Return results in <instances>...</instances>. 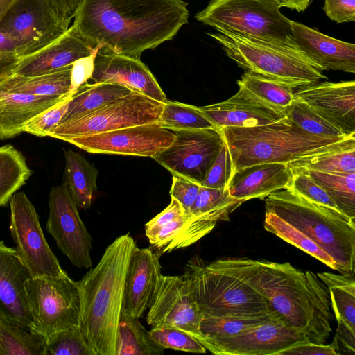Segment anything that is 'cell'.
<instances>
[{"label":"cell","mask_w":355,"mask_h":355,"mask_svg":"<svg viewBox=\"0 0 355 355\" xmlns=\"http://www.w3.org/2000/svg\"><path fill=\"white\" fill-rule=\"evenodd\" d=\"M182 0H83L72 24L93 48L140 59L188 22Z\"/></svg>","instance_id":"cell-1"},{"label":"cell","mask_w":355,"mask_h":355,"mask_svg":"<svg viewBox=\"0 0 355 355\" xmlns=\"http://www.w3.org/2000/svg\"><path fill=\"white\" fill-rule=\"evenodd\" d=\"M252 288L310 342L324 344L332 332L329 291L317 275L288 262L224 258L211 262Z\"/></svg>","instance_id":"cell-2"},{"label":"cell","mask_w":355,"mask_h":355,"mask_svg":"<svg viewBox=\"0 0 355 355\" xmlns=\"http://www.w3.org/2000/svg\"><path fill=\"white\" fill-rule=\"evenodd\" d=\"M135 242L129 233L106 248L97 265L77 282L79 327L96 355H115L126 271Z\"/></svg>","instance_id":"cell-3"},{"label":"cell","mask_w":355,"mask_h":355,"mask_svg":"<svg viewBox=\"0 0 355 355\" xmlns=\"http://www.w3.org/2000/svg\"><path fill=\"white\" fill-rule=\"evenodd\" d=\"M218 130L230 152L232 174L240 168L257 164H288L350 136H315L304 131L286 116L259 126L223 127Z\"/></svg>","instance_id":"cell-4"},{"label":"cell","mask_w":355,"mask_h":355,"mask_svg":"<svg viewBox=\"0 0 355 355\" xmlns=\"http://www.w3.org/2000/svg\"><path fill=\"white\" fill-rule=\"evenodd\" d=\"M265 208L300 230L327 252L336 261L338 272L354 275L355 219L308 200L289 188L268 195Z\"/></svg>","instance_id":"cell-5"},{"label":"cell","mask_w":355,"mask_h":355,"mask_svg":"<svg viewBox=\"0 0 355 355\" xmlns=\"http://www.w3.org/2000/svg\"><path fill=\"white\" fill-rule=\"evenodd\" d=\"M218 42L226 55L245 71L306 87L327 77L296 49L271 44L227 31L207 33Z\"/></svg>","instance_id":"cell-6"},{"label":"cell","mask_w":355,"mask_h":355,"mask_svg":"<svg viewBox=\"0 0 355 355\" xmlns=\"http://www.w3.org/2000/svg\"><path fill=\"white\" fill-rule=\"evenodd\" d=\"M281 8L277 0H210L195 17L218 32L295 49L291 20Z\"/></svg>","instance_id":"cell-7"},{"label":"cell","mask_w":355,"mask_h":355,"mask_svg":"<svg viewBox=\"0 0 355 355\" xmlns=\"http://www.w3.org/2000/svg\"><path fill=\"white\" fill-rule=\"evenodd\" d=\"M182 275L203 317L254 315L270 311L265 299L244 282L195 256Z\"/></svg>","instance_id":"cell-8"},{"label":"cell","mask_w":355,"mask_h":355,"mask_svg":"<svg viewBox=\"0 0 355 355\" xmlns=\"http://www.w3.org/2000/svg\"><path fill=\"white\" fill-rule=\"evenodd\" d=\"M24 288L33 321V332L47 339L55 333L79 326V288L67 275L31 277Z\"/></svg>","instance_id":"cell-9"},{"label":"cell","mask_w":355,"mask_h":355,"mask_svg":"<svg viewBox=\"0 0 355 355\" xmlns=\"http://www.w3.org/2000/svg\"><path fill=\"white\" fill-rule=\"evenodd\" d=\"M71 20L54 0H17L0 21V32L21 60L64 34Z\"/></svg>","instance_id":"cell-10"},{"label":"cell","mask_w":355,"mask_h":355,"mask_svg":"<svg viewBox=\"0 0 355 355\" xmlns=\"http://www.w3.org/2000/svg\"><path fill=\"white\" fill-rule=\"evenodd\" d=\"M163 103L132 91L92 111L58 124L48 137L66 141L123 128L157 122Z\"/></svg>","instance_id":"cell-11"},{"label":"cell","mask_w":355,"mask_h":355,"mask_svg":"<svg viewBox=\"0 0 355 355\" xmlns=\"http://www.w3.org/2000/svg\"><path fill=\"white\" fill-rule=\"evenodd\" d=\"M9 205L10 235L15 243V249L31 276L67 275L48 245L39 216L25 192H15Z\"/></svg>","instance_id":"cell-12"},{"label":"cell","mask_w":355,"mask_h":355,"mask_svg":"<svg viewBox=\"0 0 355 355\" xmlns=\"http://www.w3.org/2000/svg\"><path fill=\"white\" fill-rule=\"evenodd\" d=\"M175 139L153 159L173 175L202 185L225 141L217 128L173 131Z\"/></svg>","instance_id":"cell-13"},{"label":"cell","mask_w":355,"mask_h":355,"mask_svg":"<svg viewBox=\"0 0 355 355\" xmlns=\"http://www.w3.org/2000/svg\"><path fill=\"white\" fill-rule=\"evenodd\" d=\"M46 224L59 250L79 268H90L92 236L83 222L78 207L66 187H53L49 192Z\"/></svg>","instance_id":"cell-14"},{"label":"cell","mask_w":355,"mask_h":355,"mask_svg":"<svg viewBox=\"0 0 355 355\" xmlns=\"http://www.w3.org/2000/svg\"><path fill=\"white\" fill-rule=\"evenodd\" d=\"M174 139L173 131L155 122L70 138L65 141L91 153L153 158L169 146Z\"/></svg>","instance_id":"cell-15"},{"label":"cell","mask_w":355,"mask_h":355,"mask_svg":"<svg viewBox=\"0 0 355 355\" xmlns=\"http://www.w3.org/2000/svg\"><path fill=\"white\" fill-rule=\"evenodd\" d=\"M148 309L149 325L175 327L198 337L203 316L183 275H161Z\"/></svg>","instance_id":"cell-16"},{"label":"cell","mask_w":355,"mask_h":355,"mask_svg":"<svg viewBox=\"0 0 355 355\" xmlns=\"http://www.w3.org/2000/svg\"><path fill=\"white\" fill-rule=\"evenodd\" d=\"M306 340L304 334L278 318L236 335L200 343L207 350L218 355H279L284 350Z\"/></svg>","instance_id":"cell-17"},{"label":"cell","mask_w":355,"mask_h":355,"mask_svg":"<svg viewBox=\"0 0 355 355\" xmlns=\"http://www.w3.org/2000/svg\"><path fill=\"white\" fill-rule=\"evenodd\" d=\"M245 201L232 198L227 189L200 186L198 196L184 215L178 232L162 253L188 247L209 234L219 221H227L230 215Z\"/></svg>","instance_id":"cell-18"},{"label":"cell","mask_w":355,"mask_h":355,"mask_svg":"<svg viewBox=\"0 0 355 355\" xmlns=\"http://www.w3.org/2000/svg\"><path fill=\"white\" fill-rule=\"evenodd\" d=\"M89 79L93 83L120 84L162 103L166 100L165 94L148 67L136 58L98 49Z\"/></svg>","instance_id":"cell-19"},{"label":"cell","mask_w":355,"mask_h":355,"mask_svg":"<svg viewBox=\"0 0 355 355\" xmlns=\"http://www.w3.org/2000/svg\"><path fill=\"white\" fill-rule=\"evenodd\" d=\"M294 96L344 135H355V82H322L298 89Z\"/></svg>","instance_id":"cell-20"},{"label":"cell","mask_w":355,"mask_h":355,"mask_svg":"<svg viewBox=\"0 0 355 355\" xmlns=\"http://www.w3.org/2000/svg\"><path fill=\"white\" fill-rule=\"evenodd\" d=\"M31 277L16 249L0 241V319L33 331V321L24 288L25 282Z\"/></svg>","instance_id":"cell-21"},{"label":"cell","mask_w":355,"mask_h":355,"mask_svg":"<svg viewBox=\"0 0 355 355\" xmlns=\"http://www.w3.org/2000/svg\"><path fill=\"white\" fill-rule=\"evenodd\" d=\"M198 107L217 129L259 126L276 122L286 116L284 110L265 103L241 87L226 101Z\"/></svg>","instance_id":"cell-22"},{"label":"cell","mask_w":355,"mask_h":355,"mask_svg":"<svg viewBox=\"0 0 355 355\" xmlns=\"http://www.w3.org/2000/svg\"><path fill=\"white\" fill-rule=\"evenodd\" d=\"M295 49L320 70L355 73V45L291 20Z\"/></svg>","instance_id":"cell-23"},{"label":"cell","mask_w":355,"mask_h":355,"mask_svg":"<svg viewBox=\"0 0 355 355\" xmlns=\"http://www.w3.org/2000/svg\"><path fill=\"white\" fill-rule=\"evenodd\" d=\"M161 275L157 254L135 244L126 271L122 310L132 317L141 318L148 309Z\"/></svg>","instance_id":"cell-24"},{"label":"cell","mask_w":355,"mask_h":355,"mask_svg":"<svg viewBox=\"0 0 355 355\" xmlns=\"http://www.w3.org/2000/svg\"><path fill=\"white\" fill-rule=\"evenodd\" d=\"M96 49L80 37L71 26L53 42L21 58L12 74L33 76L49 73L90 56Z\"/></svg>","instance_id":"cell-25"},{"label":"cell","mask_w":355,"mask_h":355,"mask_svg":"<svg viewBox=\"0 0 355 355\" xmlns=\"http://www.w3.org/2000/svg\"><path fill=\"white\" fill-rule=\"evenodd\" d=\"M292 176V170L286 163L254 164L235 171L227 189L231 197L245 202L264 199L275 191L288 188Z\"/></svg>","instance_id":"cell-26"},{"label":"cell","mask_w":355,"mask_h":355,"mask_svg":"<svg viewBox=\"0 0 355 355\" xmlns=\"http://www.w3.org/2000/svg\"><path fill=\"white\" fill-rule=\"evenodd\" d=\"M72 94L38 96L0 90V139H8L25 132V126L30 121Z\"/></svg>","instance_id":"cell-27"},{"label":"cell","mask_w":355,"mask_h":355,"mask_svg":"<svg viewBox=\"0 0 355 355\" xmlns=\"http://www.w3.org/2000/svg\"><path fill=\"white\" fill-rule=\"evenodd\" d=\"M73 64L33 76L12 74L0 83L3 92L38 96H64L74 92Z\"/></svg>","instance_id":"cell-28"},{"label":"cell","mask_w":355,"mask_h":355,"mask_svg":"<svg viewBox=\"0 0 355 355\" xmlns=\"http://www.w3.org/2000/svg\"><path fill=\"white\" fill-rule=\"evenodd\" d=\"M288 164L291 169L355 173V135H350L326 149L299 157Z\"/></svg>","instance_id":"cell-29"},{"label":"cell","mask_w":355,"mask_h":355,"mask_svg":"<svg viewBox=\"0 0 355 355\" xmlns=\"http://www.w3.org/2000/svg\"><path fill=\"white\" fill-rule=\"evenodd\" d=\"M63 184L77 205L87 209L97 191L98 170L84 156L71 149L64 151Z\"/></svg>","instance_id":"cell-30"},{"label":"cell","mask_w":355,"mask_h":355,"mask_svg":"<svg viewBox=\"0 0 355 355\" xmlns=\"http://www.w3.org/2000/svg\"><path fill=\"white\" fill-rule=\"evenodd\" d=\"M131 92V89L120 84L89 83L85 81L74 91L69 102L67 110L59 123L92 111Z\"/></svg>","instance_id":"cell-31"},{"label":"cell","mask_w":355,"mask_h":355,"mask_svg":"<svg viewBox=\"0 0 355 355\" xmlns=\"http://www.w3.org/2000/svg\"><path fill=\"white\" fill-rule=\"evenodd\" d=\"M164 349L151 338L139 318L121 310L118 323L115 355H162Z\"/></svg>","instance_id":"cell-32"},{"label":"cell","mask_w":355,"mask_h":355,"mask_svg":"<svg viewBox=\"0 0 355 355\" xmlns=\"http://www.w3.org/2000/svg\"><path fill=\"white\" fill-rule=\"evenodd\" d=\"M327 286L336 321L340 320L355 329L354 275L329 272L316 274Z\"/></svg>","instance_id":"cell-33"},{"label":"cell","mask_w":355,"mask_h":355,"mask_svg":"<svg viewBox=\"0 0 355 355\" xmlns=\"http://www.w3.org/2000/svg\"><path fill=\"white\" fill-rule=\"evenodd\" d=\"M32 175L21 152L12 144L0 146V207L6 206Z\"/></svg>","instance_id":"cell-34"},{"label":"cell","mask_w":355,"mask_h":355,"mask_svg":"<svg viewBox=\"0 0 355 355\" xmlns=\"http://www.w3.org/2000/svg\"><path fill=\"white\" fill-rule=\"evenodd\" d=\"M278 318H282L272 311L254 315L203 317L200 324V334L196 339L201 342L223 338Z\"/></svg>","instance_id":"cell-35"},{"label":"cell","mask_w":355,"mask_h":355,"mask_svg":"<svg viewBox=\"0 0 355 355\" xmlns=\"http://www.w3.org/2000/svg\"><path fill=\"white\" fill-rule=\"evenodd\" d=\"M303 171H306L324 189L341 213L355 219L354 173H323L311 170Z\"/></svg>","instance_id":"cell-36"},{"label":"cell","mask_w":355,"mask_h":355,"mask_svg":"<svg viewBox=\"0 0 355 355\" xmlns=\"http://www.w3.org/2000/svg\"><path fill=\"white\" fill-rule=\"evenodd\" d=\"M46 338L0 319V355H46Z\"/></svg>","instance_id":"cell-37"},{"label":"cell","mask_w":355,"mask_h":355,"mask_svg":"<svg viewBox=\"0 0 355 355\" xmlns=\"http://www.w3.org/2000/svg\"><path fill=\"white\" fill-rule=\"evenodd\" d=\"M237 84L259 99L277 108L284 110L294 99L293 86L252 71L245 72Z\"/></svg>","instance_id":"cell-38"},{"label":"cell","mask_w":355,"mask_h":355,"mask_svg":"<svg viewBox=\"0 0 355 355\" xmlns=\"http://www.w3.org/2000/svg\"><path fill=\"white\" fill-rule=\"evenodd\" d=\"M263 226L266 230L298 248L328 267L338 271L334 259L300 230L275 214L266 211Z\"/></svg>","instance_id":"cell-39"},{"label":"cell","mask_w":355,"mask_h":355,"mask_svg":"<svg viewBox=\"0 0 355 355\" xmlns=\"http://www.w3.org/2000/svg\"><path fill=\"white\" fill-rule=\"evenodd\" d=\"M157 122L171 131L216 128L198 107L167 99Z\"/></svg>","instance_id":"cell-40"},{"label":"cell","mask_w":355,"mask_h":355,"mask_svg":"<svg viewBox=\"0 0 355 355\" xmlns=\"http://www.w3.org/2000/svg\"><path fill=\"white\" fill-rule=\"evenodd\" d=\"M284 113L286 116L297 126L313 135L324 137L346 136L307 104L295 96H294L291 104L284 108Z\"/></svg>","instance_id":"cell-41"},{"label":"cell","mask_w":355,"mask_h":355,"mask_svg":"<svg viewBox=\"0 0 355 355\" xmlns=\"http://www.w3.org/2000/svg\"><path fill=\"white\" fill-rule=\"evenodd\" d=\"M46 355H96L80 327L55 333L46 339Z\"/></svg>","instance_id":"cell-42"},{"label":"cell","mask_w":355,"mask_h":355,"mask_svg":"<svg viewBox=\"0 0 355 355\" xmlns=\"http://www.w3.org/2000/svg\"><path fill=\"white\" fill-rule=\"evenodd\" d=\"M152 339L162 349L191 353H205L206 348L192 335L171 326L153 327L149 331Z\"/></svg>","instance_id":"cell-43"},{"label":"cell","mask_w":355,"mask_h":355,"mask_svg":"<svg viewBox=\"0 0 355 355\" xmlns=\"http://www.w3.org/2000/svg\"><path fill=\"white\" fill-rule=\"evenodd\" d=\"M292 173L289 189L308 200L338 210L324 189L306 171L293 169Z\"/></svg>","instance_id":"cell-44"},{"label":"cell","mask_w":355,"mask_h":355,"mask_svg":"<svg viewBox=\"0 0 355 355\" xmlns=\"http://www.w3.org/2000/svg\"><path fill=\"white\" fill-rule=\"evenodd\" d=\"M71 96L30 121L25 126V132L40 137H48L49 132L62 120Z\"/></svg>","instance_id":"cell-45"},{"label":"cell","mask_w":355,"mask_h":355,"mask_svg":"<svg viewBox=\"0 0 355 355\" xmlns=\"http://www.w3.org/2000/svg\"><path fill=\"white\" fill-rule=\"evenodd\" d=\"M232 175V162L225 143L209 169L201 186L227 189Z\"/></svg>","instance_id":"cell-46"},{"label":"cell","mask_w":355,"mask_h":355,"mask_svg":"<svg viewBox=\"0 0 355 355\" xmlns=\"http://www.w3.org/2000/svg\"><path fill=\"white\" fill-rule=\"evenodd\" d=\"M199 184L187 178L173 175L170 190L171 198L175 199L184 209V214L194 203L200 188Z\"/></svg>","instance_id":"cell-47"},{"label":"cell","mask_w":355,"mask_h":355,"mask_svg":"<svg viewBox=\"0 0 355 355\" xmlns=\"http://www.w3.org/2000/svg\"><path fill=\"white\" fill-rule=\"evenodd\" d=\"M184 215V211L180 204L171 198L170 204L145 225V234L150 243L163 227Z\"/></svg>","instance_id":"cell-48"},{"label":"cell","mask_w":355,"mask_h":355,"mask_svg":"<svg viewBox=\"0 0 355 355\" xmlns=\"http://www.w3.org/2000/svg\"><path fill=\"white\" fill-rule=\"evenodd\" d=\"M19 61L12 41L0 32V83L14 73Z\"/></svg>","instance_id":"cell-49"},{"label":"cell","mask_w":355,"mask_h":355,"mask_svg":"<svg viewBox=\"0 0 355 355\" xmlns=\"http://www.w3.org/2000/svg\"><path fill=\"white\" fill-rule=\"evenodd\" d=\"M339 355L336 341L334 339L329 344H318L309 340L298 343L296 345L284 350L279 355Z\"/></svg>","instance_id":"cell-50"},{"label":"cell","mask_w":355,"mask_h":355,"mask_svg":"<svg viewBox=\"0 0 355 355\" xmlns=\"http://www.w3.org/2000/svg\"><path fill=\"white\" fill-rule=\"evenodd\" d=\"M323 9L337 23L355 21V0H324Z\"/></svg>","instance_id":"cell-51"},{"label":"cell","mask_w":355,"mask_h":355,"mask_svg":"<svg viewBox=\"0 0 355 355\" xmlns=\"http://www.w3.org/2000/svg\"><path fill=\"white\" fill-rule=\"evenodd\" d=\"M337 324L334 339L336 341L339 351L343 350L344 352L354 354L355 329H352L340 320H337Z\"/></svg>","instance_id":"cell-52"},{"label":"cell","mask_w":355,"mask_h":355,"mask_svg":"<svg viewBox=\"0 0 355 355\" xmlns=\"http://www.w3.org/2000/svg\"><path fill=\"white\" fill-rule=\"evenodd\" d=\"M67 17L72 19L83 0H54Z\"/></svg>","instance_id":"cell-53"},{"label":"cell","mask_w":355,"mask_h":355,"mask_svg":"<svg viewBox=\"0 0 355 355\" xmlns=\"http://www.w3.org/2000/svg\"><path fill=\"white\" fill-rule=\"evenodd\" d=\"M282 7H286L298 12L304 11L312 0H277Z\"/></svg>","instance_id":"cell-54"},{"label":"cell","mask_w":355,"mask_h":355,"mask_svg":"<svg viewBox=\"0 0 355 355\" xmlns=\"http://www.w3.org/2000/svg\"><path fill=\"white\" fill-rule=\"evenodd\" d=\"M17 0H0V21Z\"/></svg>","instance_id":"cell-55"}]
</instances>
